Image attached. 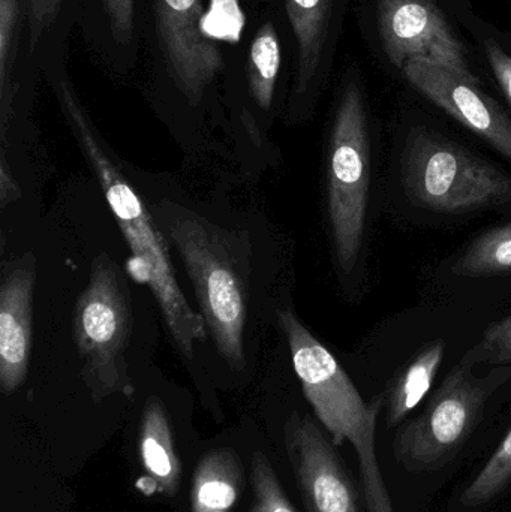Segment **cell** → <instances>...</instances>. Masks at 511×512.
I'll return each mask as SVG.
<instances>
[{
	"label": "cell",
	"mask_w": 511,
	"mask_h": 512,
	"mask_svg": "<svg viewBox=\"0 0 511 512\" xmlns=\"http://www.w3.org/2000/svg\"><path fill=\"white\" fill-rule=\"evenodd\" d=\"M50 81L66 123L128 243L132 274L138 282L146 283L155 295L177 351L191 358L195 343L207 339L206 322L201 313L189 306L177 283L170 249L158 221L152 218L146 204L114 161L66 72L51 69Z\"/></svg>",
	"instance_id": "cell-1"
},
{
	"label": "cell",
	"mask_w": 511,
	"mask_h": 512,
	"mask_svg": "<svg viewBox=\"0 0 511 512\" xmlns=\"http://www.w3.org/2000/svg\"><path fill=\"white\" fill-rule=\"evenodd\" d=\"M278 319L303 394L318 421L332 436L336 447L350 442L356 451L366 511L395 512L375 448L377 421L386 408V396L381 394L366 402L332 352L303 325L293 310H281Z\"/></svg>",
	"instance_id": "cell-2"
},
{
	"label": "cell",
	"mask_w": 511,
	"mask_h": 512,
	"mask_svg": "<svg viewBox=\"0 0 511 512\" xmlns=\"http://www.w3.org/2000/svg\"><path fill=\"white\" fill-rule=\"evenodd\" d=\"M357 26L372 59L399 80L410 62L423 60L489 86L465 30L471 0H354Z\"/></svg>",
	"instance_id": "cell-3"
},
{
	"label": "cell",
	"mask_w": 511,
	"mask_h": 512,
	"mask_svg": "<svg viewBox=\"0 0 511 512\" xmlns=\"http://www.w3.org/2000/svg\"><path fill=\"white\" fill-rule=\"evenodd\" d=\"M372 116L365 77L351 63L339 81L327 146V222L336 264L356 268L365 242L371 188Z\"/></svg>",
	"instance_id": "cell-4"
},
{
	"label": "cell",
	"mask_w": 511,
	"mask_h": 512,
	"mask_svg": "<svg viewBox=\"0 0 511 512\" xmlns=\"http://www.w3.org/2000/svg\"><path fill=\"white\" fill-rule=\"evenodd\" d=\"M159 227L185 264L201 316L219 355L245 366L246 285L242 261L228 233L173 203L156 212Z\"/></svg>",
	"instance_id": "cell-5"
},
{
	"label": "cell",
	"mask_w": 511,
	"mask_h": 512,
	"mask_svg": "<svg viewBox=\"0 0 511 512\" xmlns=\"http://www.w3.org/2000/svg\"><path fill=\"white\" fill-rule=\"evenodd\" d=\"M405 147V188L420 206L461 215L501 206L511 198V177L426 120H408Z\"/></svg>",
	"instance_id": "cell-6"
},
{
	"label": "cell",
	"mask_w": 511,
	"mask_h": 512,
	"mask_svg": "<svg viewBox=\"0 0 511 512\" xmlns=\"http://www.w3.org/2000/svg\"><path fill=\"white\" fill-rule=\"evenodd\" d=\"M473 367L464 358L423 411L396 430L393 454L405 471L420 474L449 465L479 426L489 400L511 379V366L494 367L483 376Z\"/></svg>",
	"instance_id": "cell-7"
},
{
	"label": "cell",
	"mask_w": 511,
	"mask_h": 512,
	"mask_svg": "<svg viewBox=\"0 0 511 512\" xmlns=\"http://www.w3.org/2000/svg\"><path fill=\"white\" fill-rule=\"evenodd\" d=\"M131 333V295L125 274L110 256H96L74 312L81 375L95 402L134 391L126 366Z\"/></svg>",
	"instance_id": "cell-8"
},
{
	"label": "cell",
	"mask_w": 511,
	"mask_h": 512,
	"mask_svg": "<svg viewBox=\"0 0 511 512\" xmlns=\"http://www.w3.org/2000/svg\"><path fill=\"white\" fill-rule=\"evenodd\" d=\"M284 442L306 512H368L338 447L309 415L285 420Z\"/></svg>",
	"instance_id": "cell-9"
},
{
	"label": "cell",
	"mask_w": 511,
	"mask_h": 512,
	"mask_svg": "<svg viewBox=\"0 0 511 512\" xmlns=\"http://www.w3.org/2000/svg\"><path fill=\"white\" fill-rule=\"evenodd\" d=\"M354 0H285L296 44L290 114L311 116L332 74L345 17Z\"/></svg>",
	"instance_id": "cell-10"
},
{
	"label": "cell",
	"mask_w": 511,
	"mask_h": 512,
	"mask_svg": "<svg viewBox=\"0 0 511 512\" xmlns=\"http://www.w3.org/2000/svg\"><path fill=\"white\" fill-rule=\"evenodd\" d=\"M399 81L511 161V119L485 86L452 69L423 60L408 63Z\"/></svg>",
	"instance_id": "cell-11"
},
{
	"label": "cell",
	"mask_w": 511,
	"mask_h": 512,
	"mask_svg": "<svg viewBox=\"0 0 511 512\" xmlns=\"http://www.w3.org/2000/svg\"><path fill=\"white\" fill-rule=\"evenodd\" d=\"M153 9L168 74L198 104L222 68L221 51L204 33L201 0H153Z\"/></svg>",
	"instance_id": "cell-12"
},
{
	"label": "cell",
	"mask_w": 511,
	"mask_h": 512,
	"mask_svg": "<svg viewBox=\"0 0 511 512\" xmlns=\"http://www.w3.org/2000/svg\"><path fill=\"white\" fill-rule=\"evenodd\" d=\"M35 259L27 255L6 268L0 286V387L12 394L29 369L32 346Z\"/></svg>",
	"instance_id": "cell-13"
},
{
	"label": "cell",
	"mask_w": 511,
	"mask_h": 512,
	"mask_svg": "<svg viewBox=\"0 0 511 512\" xmlns=\"http://www.w3.org/2000/svg\"><path fill=\"white\" fill-rule=\"evenodd\" d=\"M243 463L233 448L201 457L191 486V512H231L242 495Z\"/></svg>",
	"instance_id": "cell-14"
},
{
	"label": "cell",
	"mask_w": 511,
	"mask_h": 512,
	"mask_svg": "<svg viewBox=\"0 0 511 512\" xmlns=\"http://www.w3.org/2000/svg\"><path fill=\"white\" fill-rule=\"evenodd\" d=\"M140 453L147 474L165 496L176 495L182 465L174 448L170 420L161 400L150 397L141 420Z\"/></svg>",
	"instance_id": "cell-15"
},
{
	"label": "cell",
	"mask_w": 511,
	"mask_h": 512,
	"mask_svg": "<svg viewBox=\"0 0 511 512\" xmlns=\"http://www.w3.org/2000/svg\"><path fill=\"white\" fill-rule=\"evenodd\" d=\"M443 358L444 343H432L396 376L390 390L384 394L386 424L389 429H398L422 403L437 378Z\"/></svg>",
	"instance_id": "cell-16"
},
{
	"label": "cell",
	"mask_w": 511,
	"mask_h": 512,
	"mask_svg": "<svg viewBox=\"0 0 511 512\" xmlns=\"http://www.w3.org/2000/svg\"><path fill=\"white\" fill-rule=\"evenodd\" d=\"M511 489V427L476 475L456 493L450 512H483Z\"/></svg>",
	"instance_id": "cell-17"
},
{
	"label": "cell",
	"mask_w": 511,
	"mask_h": 512,
	"mask_svg": "<svg viewBox=\"0 0 511 512\" xmlns=\"http://www.w3.org/2000/svg\"><path fill=\"white\" fill-rule=\"evenodd\" d=\"M465 30L476 48L483 71L511 108V33L483 18L476 8L465 17Z\"/></svg>",
	"instance_id": "cell-18"
},
{
	"label": "cell",
	"mask_w": 511,
	"mask_h": 512,
	"mask_svg": "<svg viewBox=\"0 0 511 512\" xmlns=\"http://www.w3.org/2000/svg\"><path fill=\"white\" fill-rule=\"evenodd\" d=\"M279 68L281 44L278 32L272 23H266L255 33L248 53L249 93L261 110L272 107Z\"/></svg>",
	"instance_id": "cell-19"
},
{
	"label": "cell",
	"mask_w": 511,
	"mask_h": 512,
	"mask_svg": "<svg viewBox=\"0 0 511 512\" xmlns=\"http://www.w3.org/2000/svg\"><path fill=\"white\" fill-rule=\"evenodd\" d=\"M455 271L470 277L511 271V222L477 237L456 261Z\"/></svg>",
	"instance_id": "cell-20"
},
{
	"label": "cell",
	"mask_w": 511,
	"mask_h": 512,
	"mask_svg": "<svg viewBox=\"0 0 511 512\" xmlns=\"http://www.w3.org/2000/svg\"><path fill=\"white\" fill-rule=\"evenodd\" d=\"M18 0H0V119H2V143L12 114L14 101V71L18 50Z\"/></svg>",
	"instance_id": "cell-21"
},
{
	"label": "cell",
	"mask_w": 511,
	"mask_h": 512,
	"mask_svg": "<svg viewBox=\"0 0 511 512\" xmlns=\"http://www.w3.org/2000/svg\"><path fill=\"white\" fill-rule=\"evenodd\" d=\"M252 504L248 512H297L282 489L266 454L257 451L251 462Z\"/></svg>",
	"instance_id": "cell-22"
},
{
	"label": "cell",
	"mask_w": 511,
	"mask_h": 512,
	"mask_svg": "<svg viewBox=\"0 0 511 512\" xmlns=\"http://www.w3.org/2000/svg\"><path fill=\"white\" fill-rule=\"evenodd\" d=\"M474 366L485 364L494 367L511 366V316L491 325L482 342L467 355Z\"/></svg>",
	"instance_id": "cell-23"
},
{
	"label": "cell",
	"mask_w": 511,
	"mask_h": 512,
	"mask_svg": "<svg viewBox=\"0 0 511 512\" xmlns=\"http://www.w3.org/2000/svg\"><path fill=\"white\" fill-rule=\"evenodd\" d=\"M101 3L117 44H129L135 29V0H101Z\"/></svg>",
	"instance_id": "cell-24"
},
{
	"label": "cell",
	"mask_w": 511,
	"mask_h": 512,
	"mask_svg": "<svg viewBox=\"0 0 511 512\" xmlns=\"http://www.w3.org/2000/svg\"><path fill=\"white\" fill-rule=\"evenodd\" d=\"M63 0H29V48L35 51L45 30L50 29L62 8Z\"/></svg>",
	"instance_id": "cell-25"
},
{
	"label": "cell",
	"mask_w": 511,
	"mask_h": 512,
	"mask_svg": "<svg viewBox=\"0 0 511 512\" xmlns=\"http://www.w3.org/2000/svg\"><path fill=\"white\" fill-rule=\"evenodd\" d=\"M21 191L17 180L12 176L9 170L8 161L5 158V149L2 150V159H0V203L3 209L8 204L15 203L20 198Z\"/></svg>",
	"instance_id": "cell-26"
}]
</instances>
